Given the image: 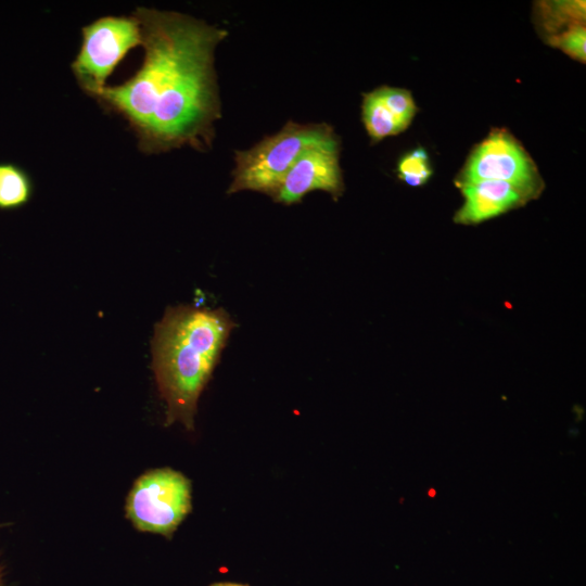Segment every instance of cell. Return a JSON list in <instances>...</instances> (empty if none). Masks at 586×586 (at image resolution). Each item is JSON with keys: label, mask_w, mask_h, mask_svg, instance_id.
Wrapping results in <instances>:
<instances>
[{"label": "cell", "mask_w": 586, "mask_h": 586, "mask_svg": "<svg viewBox=\"0 0 586 586\" xmlns=\"http://www.w3.org/2000/svg\"><path fill=\"white\" fill-rule=\"evenodd\" d=\"M144 56L139 69L95 100L122 116L144 153L212 146L221 104L215 50L228 31L190 15L138 7Z\"/></svg>", "instance_id": "6da1fadb"}, {"label": "cell", "mask_w": 586, "mask_h": 586, "mask_svg": "<svg viewBox=\"0 0 586 586\" xmlns=\"http://www.w3.org/2000/svg\"><path fill=\"white\" fill-rule=\"evenodd\" d=\"M234 326L225 309L195 305L169 307L155 324L152 369L167 406V425L193 429L199 397Z\"/></svg>", "instance_id": "7a4b0ae2"}, {"label": "cell", "mask_w": 586, "mask_h": 586, "mask_svg": "<svg viewBox=\"0 0 586 586\" xmlns=\"http://www.w3.org/2000/svg\"><path fill=\"white\" fill-rule=\"evenodd\" d=\"M336 141L340 139L328 124L289 120L277 133L264 137L249 150L235 152L227 193L250 190L275 199L286 174L306 150Z\"/></svg>", "instance_id": "3957f363"}, {"label": "cell", "mask_w": 586, "mask_h": 586, "mask_svg": "<svg viewBox=\"0 0 586 586\" xmlns=\"http://www.w3.org/2000/svg\"><path fill=\"white\" fill-rule=\"evenodd\" d=\"M141 43L133 15H106L84 26L79 51L71 65L82 91L95 99L128 52Z\"/></svg>", "instance_id": "277c9868"}, {"label": "cell", "mask_w": 586, "mask_h": 586, "mask_svg": "<svg viewBox=\"0 0 586 586\" xmlns=\"http://www.w3.org/2000/svg\"><path fill=\"white\" fill-rule=\"evenodd\" d=\"M481 180L508 182L533 201L545 183L535 162L522 143L507 129L494 128L474 146L455 179L457 188Z\"/></svg>", "instance_id": "5b68a950"}, {"label": "cell", "mask_w": 586, "mask_h": 586, "mask_svg": "<svg viewBox=\"0 0 586 586\" xmlns=\"http://www.w3.org/2000/svg\"><path fill=\"white\" fill-rule=\"evenodd\" d=\"M191 510V483L169 468L142 474L126 501V515L135 527L170 537Z\"/></svg>", "instance_id": "8992f818"}, {"label": "cell", "mask_w": 586, "mask_h": 586, "mask_svg": "<svg viewBox=\"0 0 586 586\" xmlns=\"http://www.w3.org/2000/svg\"><path fill=\"white\" fill-rule=\"evenodd\" d=\"M315 190L328 192L334 200L343 194L340 141L306 150L286 174L273 201L292 205Z\"/></svg>", "instance_id": "52a82bcc"}, {"label": "cell", "mask_w": 586, "mask_h": 586, "mask_svg": "<svg viewBox=\"0 0 586 586\" xmlns=\"http://www.w3.org/2000/svg\"><path fill=\"white\" fill-rule=\"evenodd\" d=\"M417 112L411 92L403 88L381 86L362 94L361 119L372 143L406 130Z\"/></svg>", "instance_id": "ba28073f"}, {"label": "cell", "mask_w": 586, "mask_h": 586, "mask_svg": "<svg viewBox=\"0 0 586 586\" xmlns=\"http://www.w3.org/2000/svg\"><path fill=\"white\" fill-rule=\"evenodd\" d=\"M458 189L463 203L455 213L454 221L459 225H477L532 201L519 188L497 180L475 181Z\"/></svg>", "instance_id": "9c48e42d"}, {"label": "cell", "mask_w": 586, "mask_h": 586, "mask_svg": "<svg viewBox=\"0 0 586 586\" xmlns=\"http://www.w3.org/2000/svg\"><path fill=\"white\" fill-rule=\"evenodd\" d=\"M535 15L546 39L575 25L585 24V2L542 1L536 4Z\"/></svg>", "instance_id": "30bf717a"}, {"label": "cell", "mask_w": 586, "mask_h": 586, "mask_svg": "<svg viewBox=\"0 0 586 586\" xmlns=\"http://www.w3.org/2000/svg\"><path fill=\"white\" fill-rule=\"evenodd\" d=\"M34 182L21 166L0 162V209H16L26 205L33 198Z\"/></svg>", "instance_id": "8fae6325"}, {"label": "cell", "mask_w": 586, "mask_h": 586, "mask_svg": "<svg viewBox=\"0 0 586 586\" xmlns=\"http://www.w3.org/2000/svg\"><path fill=\"white\" fill-rule=\"evenodd\" d=\"M396 170L398 178L410 187L425 184L433 175L429 154L421 146L405 153L399 158Z\"/></svg>", "instance_id": "7c38bea8"}, {"label": "cell", "mask_w": 586, "mask_h": 586, "mask_svg": "<svg viewBox=\"0 0 586 586\" xmlns=\"http://www.w3.org/2000/svg\"><path fill=\"white\" fill-rule=\"evenodd\" d=\"M547 43L560 49L570 58L585 63L586 28L585 24L575 25L558 35L546 38Z\"/></svg>", "instance_id": "4fadbf2b"}, {"label": "cell", "mask_w": 586, "mask_h": 586, "mask_svg": "<svg viewBox=\"0 0 586 586\" xmlns=\"http://www.w3.org/2000/svg\"><path fill=\"white\" fill-rule=\"evenodd\" d=\"M212 586H247V585L235 584V583H216V584H213Z\"/></svg>", "instance_id": "5bb4252c"}]
</instances>
